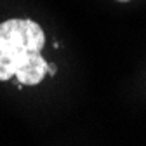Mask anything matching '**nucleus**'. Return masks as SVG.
Masks as SVG:
<instances>
[{"mask_svg": "<svg viewBox=\"0 0 146 146\" xmlns=\"http://www.w3.org/2000/svg\"><path fill=\"white\" fill-rule=\"evenodd\" d=\"M117 2H131V0H117Z\"/></svg>", "mask_w": 146, "mask_h": 146, "instance_id": "obj_3", "label": "nucleus"}, {"mask_svg": "<svg viewBox=\"0 0 146 146\" xmlns=\"http://www.w3.org/2000/svg\"><path fill=\"white\" fill-rule=\"evenodd\" d=\"M56 73H58V66L56 64H54V63H49V75H56Z\"/></svg>", "mask_w": 146, "mask_h": 146, "instance_id": "obj_2", "label": "nucleus"}, {"mask_svg": "<svg viewBox=\"0 0 146 146\" xmlns=\"http://www.w3.org/2000/svg\"><path fill=\"white\" fill-rule=\"evenodd\" d=\"M45 33L31 19H7L0 23V82L12 77L21 85L40 84L49 63L42 56Z\"/></svg>", "mask_w": 146, "mask_h": 146, "instance_id": "obj_1", "label": "nucleus"}]
</instances>
